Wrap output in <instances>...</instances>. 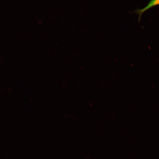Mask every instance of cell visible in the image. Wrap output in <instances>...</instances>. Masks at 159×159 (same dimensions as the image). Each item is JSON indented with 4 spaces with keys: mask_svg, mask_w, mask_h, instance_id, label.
I'll list each match as a JSON object with an SVG mask.
<instances>
[{
    "mask_svg": "<svg viewBox=\"0 0 159 159\" xmlns=\"http://www.w3.org/2000/svg\"><path fill=\"white\" fill-rule=\"evenodd\" d=\"M159 5V0H154L151 1L144 8L141 9H137L135 11V12L138 15V20H140L142 14L146 11L151 8Z\"/></svg>",
    "mask_w": 159,
    "mask_h": 159,
    "instance_id": "6da1fadb",
    "label": "cell"
}]
</instances>
